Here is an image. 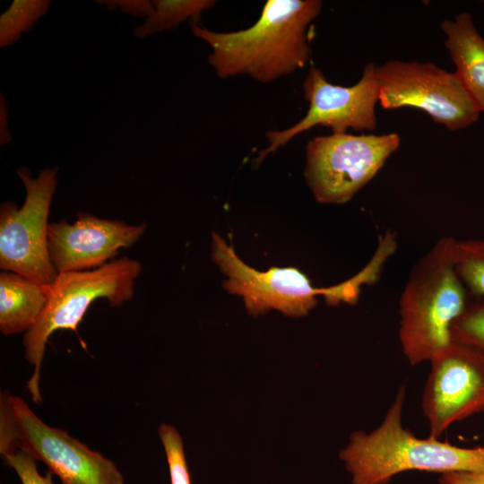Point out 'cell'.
<instances>
[{
    "instance_id": "cell-1",
    "label": "cell",
    "mask_w": 484,
    "mask_h": 484,
    "mask_svg": "<svg viewBox=\"0 0 484 484\" xmlns=\"http://www.w3.org/2000/svg\"><path fill=\"white\" fill-rule=\"evenodd\" d=\"M322 7L320 0H268L247 29L218 32L196 24L191 32L211 47L208 63L218 77L246 74L268 83L307 65L309 28Z\"/></svg>"
},
{
    "instance_id": "cell-2",
    "label": "cell",
    "mask_w": 484,
    "mask_h": 484,
    "mask_svg": "<svg viewBox=\"0 0 484 484\" xmlns=\"http://www.w3.org/2000/svg\"><path fill=\"white\" fill-rule=\"evenodd\" d=\"M405 386L402 385L381 424L356 431L340 452L352 484H389L407 471L445 473L484 471V447H460L415 436L402 423Z\"/></svg>"
},
{
    "instance_id": "cell-3",
    "label": "cell",
    "mask_w": 484,
    "mask_h": 484,
    "mask_svg": "<svg viewBox=\"0 0 484 484\" xmlns=\"http://www.w3.org/2000/svg\"><path fill=\"white\" fill-rule=\"evenodd\" d=\"M456 239L442 237L416 263L400 298L399 340L413 366L430 361L452 341L451 326L468 305L454 266Z\"/></svg>"
},
{
    "instance_id": "cell-4",
    "label": "cell",
    "mask_w": 484,
    "mask_h": 484,
    "mask_svg": "<svg viewBox=\"0 0 484 484\" xmlns=\"http://www.w3.org/2000/svg\"><path fill=\"white\" fill-rule=\"evenodd\" d=\"M141 272L139 261L121 257L92 270L58 273L49 285L45 309L22 340L25 359L33 367L27 389L34 402L42 400L40 369L51 334L63 329L76 332L91 304L98 298H106L111 307L130 300Z\"/></svg>"
},
{
    "instance_id": "cell-5",
    "label": "cell",
    "mask_w": 484,
    "mask_h": 484,
    "mask_svg": "<svg viewBox=\"0 0 484 484\" xmlns=\"http://www.w3.org/2000/svg\"><path fill=\"white\" fill-rule=\"evenodd\" d=\"M23 451L62 484H125L117 465L67 431L44 422L20 396L0 394V454Z\"/></svg>"
},
{
    "instance_id": "cell-6",
    "label": "cell",
    "mask_w": 484,
    "mask_h": 484,
    "mask_svg": "<svg viewBox=\"0 0 484 484\" xmlns=\"http://www.w3.org/2000/svg\"><path fill=\"white\" fill-rule=\"evenodd\" d=\"M212 259L226 276L225 290L240 296L253 315L276 309L289 316H304L317 305L319 296H324L329 305L354 304L361 286L357 276L335 286L317 288L294 267L258 271L243 262L234 248L216 233L212 235Z\"/></svg>"
},
{
    "instance_id": "cell-7",
    "label": "cell",
    "mask_w": 484,
    "mask_h": 484,
    "mask_svg": "<svg viewBox=\"0 0 484 484\" xmlns=\"http://www.w3.org/2000/svg\"><path fill=\"white\" fill-rule=\"evenodd\" d=\"M58 167L46 168L36 177L27 167L16 172L26 191L21 207L7 201L0 206V267L49 286L58 272L48 243V215L57 186Z\"/></svg>"
},
{
    "instance_id": "cell-8",
    "label": "cell",
    "mask_w": 484,
    "mask_h": 484,
    "mask_svg": "<svg viewBox=\"0 0 484 484\" xmlns=\"http://www.w3.org/2000/svg\"><path fill=\"white\" fill-rule=\"evenodd\" d=\"M400 136L332 134L311 139L306 147L305 179L315 201L349 202L398 149Z\"/></svg>"
},
{
    "instance_id": "cell-9",
    "label": "cell",
    "mask_w": 484,
    "mask_h": 484,
    "mask_svg": "<svg viewBox=\"0 0 484 484\" xmlns=\"http://www.w3.org/2000/svg\"><path fill=\"white\" fill-rule=\"evenodd\" d=\"M381 107H413L449 130L475 123L480 110L455 73L434 63L389 60L376 66Z\"/></svg>"
},
{
    "instance_id": "cell-10",
    "label": "cell",
    "mask_w": 484,
    "mask_h": 484,
    "mask_svg": "<svg viewBox=\"0 0 484 484\" xmlns=\"http://www.w3.org/2000/svg\"><path fill=\"white\" fill-rule=\"evenodd\" d=\"M303 91L308 102L307 114L286 129L268 131V145L259 152L255 163H261L267 155L316 125L329 127L333 134H345L349 128L371 131L376 127L379 88L373 63L366 65L359 81L350 87L331 83L319 68L311 66L303 82Z\"/></svg>"
},
{
    "instance_id": "cell-11",
    "label": "cell",
    "mask_w": 484,
    "mask_h": 484,
    "mask_svg": "<svg viewBox=\"0 0 484 484\" xmlns=\"http://www.w3.org/2000/svg\"><path fill=\"white\" fill-rule=\"evenodd\" d=\"M429 362L421 407L428 437L439 439L454 423L484 411V354L452 341Z\"/></svg>"
},
{
    "instance_id": "cell-12",
    "label": "cell",
    "mask_w": 484,
    "mask_h": 484,
    "mask_svg": "<svg viewBox=\"0 0 484 484\" xmlns=\"http://www.w3.org/2000/svg\"><path fill=\"white\" fill-rule=\"evenodd\" d=\"M145 229L144 222L130 225L82 212L72 224L65 220L48 224L50 260L58 273L99 268L134 246Z\"/></svg>"
},
{
    "instance_id": "cell-13",
    "label": "cell",
    "mask_w": 484,
    "mask_h": 484,
    "mask_svg": "<svg viewBox=\"0 0 484 484\" xmlns=\"http://www.w3.org/2000/svg\"><path fill=\"white\" fill-rule=\"evenodd\" d=\"M445 45L455 65V73L479 109L484 111V38L477 30L470 13L444 20Z\"/></svg>"
},
{
    "instance_id": "cell-14",
    "label": "cell",
    "mask_w": 484,
    "mask_h": 484,
    "mask_svg": "<svg viewBox=\"0 0 484 484\" xmlns=\"http://www.w3.org/2000/svg\"><path fill=\"white\" fill-rule=\"evenodd\" d=\"M49 286L9 272H0V331L4 335L28 332L48 300Z\"/></svg>"
},
{
    "instance_id": "cell-15",
    "label": "cell",
    "mask_w": 484,
    "mask_h": 484,
    "mask_svg": "<svg viewBox=\"0 0 484 484\" xmlns=\"http://www.w3.org/2000/svg\"><path fill=\"white\" fill-rule=\"evenodd\" d=\"M215 3L214 0H153L152 13L134 29V35L144 39L172 30L184 22L196 25L202 13Z\"/></svg>"
},
{
    "instance_id": "cell-16",
    "label": "cell",
    "mask_w": 484,
    "mask_h": 484,
    "mask_svg": "<svg viewBox=\"0 0 484 484\" xmlns=\"http://www.w3.org/2000/svg\"><path fill=\"white\" fill-rule=\"evenodd\" d=\"M50 4L49 0H14L0 16V47L20 40L48 13Z\"/></svg>"
},
{
    "instance_id": "cell-17",
    "label": "cell",
    "mask_w": 484,
    "mask_h": 484,
    "mask_svg": "<svg viewBox=\"0 0 484 484\" xmlns=\"http://www.w3.org/2000/svg\"><path fill=\"white\" fill-rule=\"evenodd\" d=\"M454 260L467 291L484 298V239H456Z\"/></svg>"
},
{
    "instance_id": "cell-18",
    "label": "cell",
    "mask_w": 484,
    "mask_h": 484,
    "mask_svg": "<svg viewBox=\"0 0 484 484\" xmlns=\"http://www.w3.org/2000/svg\"><path fill=\"white\" fill-rule=\"evenodd\" d=\"M453 341L476 349L484 354V299L468 303L451 326Z\"/></svg>"
},
{
    "instance_id": "cell-19",
    "label": "cell",
    "mask_w": 484,
    "mask_h": 484,
    "mask_svg": "<svg viewBox=\"0 0 484 484\" xmlns=\"http://www.w3.org/2000/svg\"><path fill=\"white\" fill-rule=\"evenodd\" d=\"M158 431L168 462L170 484H192L179 432L167 423H161Z\"/></svg>"
},
{
    "instance_id": "cell-20",
    "label": "cell",
    "mask_w": 484,
    "mask_h": 484,
    "mask_svg": "<svg viewBox=\"0 0 484 484\" xmlns=\"http://www.w3.org/2000/svg\"><path fill=\"white\" fill-rule=\"evenodd\" d=\"M2 458L15 471L22 484H54L52 473L48 471L46 475L40 474L36 461L27 453L16 451Z\"/></svg>"
},
{
    "instance_id": "cell-21",
    "label": "cell",
    "mask_w": 484,
    "mask_h": 484,
    "mask_svg": "<svg viewBox=\"0 0 484 484\" xmlns=\"http://www.w3.org/2000/svg\"><path fill=\"white\" fill-rule=\"evenodd\" d=\"M102 4L108 11L119 8L124 13L147 19L154 10L153 1L149 0H104L96 1Z\"/></svg>"
},
{
    "instance_id": "cell-22",
    "label": "cell",
    "mask_w": 484,
    "mask_h": 484,
    "mask_svg": "<svg viewBox=\"0 0 484 484\" xmlns=\"http://www.w3.org/2000/svg\"><path fill=\"white\" fill-rule=\"evenodd\" d=\"M439 484H484V471H449L440 474Z\"/></svg>"
},
{
    "instance_id": "cell-23",
    "label": "cell",
    "mask_w": 484,
    "mask_h": 484,
    "mask_svg": "<svg viewBox=\"0 0 484 484\" xmlns=\"http://www.w3.org/2000/svg\"><path fill=\"white\" fill-rule=\"evenodd\" d=\"M8 108L5 99L1 94L0 96V144L5 145L12 141V134L9 130L8 122Z\"/></svg>"
}]
</instances>
